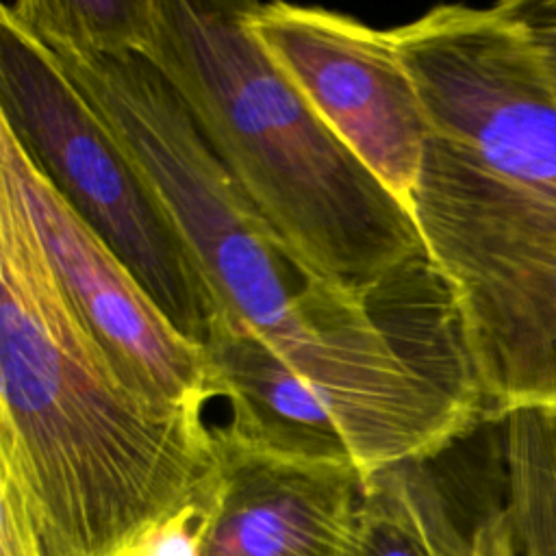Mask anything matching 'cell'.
<instances>
[{"mask_svg": "<svg viewBox=\"0 0 556 556\" xmlns=\"http://www.w3.org/2000/svg\"><path fill=\"white\" fill-rule=\"evenodd\" d=\"M39 46L148 182L219 311L324 402L363 480L432 458L484 421L480 382L441 313L402 291L361 304L306 278L143 54Z\"/></svg>", "mask_w": 556, "mask_h": 556, "instance_id": "1", "label": "cell"}, {"mask_svg": "<svg viewBox=\"0 0 556 556\" xmlns=\"http://www.w3.org/2000/svg\"><path fill=\"white\" fill-rule=\"evenodd\" d=\"M428 137L410 211L491 417L556 408V76L513 0L391 28Z\"/></svg>", "mask_w": 556, "mask_h": 556, "instance_id": "2", "label": "cell"}, {"mask_svg": "<svg viewBox=\"0 0 556 556\" xmlns=\"http://www.w3.org/2000/svg\"><path fill=\"white\" fill-rule=\"evenodd\" d=\"M0 285V471L22 486L46 556H135L213 486V428L154 417L119 382L65 300L7 165Z\"/></svg>", "mask_w": 556, "mask_h": 556, "instance_id": "3", "label": "cell"}, {"mask_svg": "<svg viewBox=\"0 0 556 556\" xmlns=\"http://www.w3.org/2000/svg\"><path fill=\"white\" fill-rule=\"evenodd\" d=\"M174 87L285 256L376 304L428 256L410 208L321 122L245 24V2L152 0L139 50Z\"/></svg>", "mask_w": 556, "mask_h": 556, "instance_id": "4", "label": "cell"}, {"mask_svg": "<svg viewBox=\"0 0 556 556\" xmlns=\"http://www.w3.org/2000/svg\"><path fill=\"white\" fill-rule=\"evenodd\" d=\"M0 122L172 324L204 345L219 304L174 222L48 52L4 20Z\"/></svg>", "mask_w": 556, "mask_h": 556, "instance_id": "5", "label": "cell"}, {"mask_svg": "<svg viewBox=\"0 0 556 556\" xmlns=\"http://www.w3.org/2000/svg\"><path fill=\"white\" fill-rule=\"evenodd\" d=\"M0 165L28 204L59 287L113 374L154 417H204L215 400L204 345L182 334L128 265L76 215L0 122Z\"/></svg>", "mask_w": 556, "mask_h": 556, "instance_id": "6", "label": "cell"}, {"mask_svg": "<svg viewBox=\"0 0 556 556\" xmlns=\"http://www.w3.org/2000/svg\"><path fill=\"white\" fill-rule=\"evenodd\" d=\"M245 24L321 122L410 208L428 124L391 30L291 2H245Z\"/></svg>", "mask_w": 556, "mask_h": 556, "instance_id": "7", "label": "cell"}, {"mask_svg": "<svg viewBox=\"0 0 556 556\" xmlns=\"http://www.w3.org/2000/svg\"><path fill=\"white\" fill-rule=\"evenodd\" d=\"M217 482L202 556H358L363 476L213 428Z\"/></svg>", "mask_w": 556, "mask_h": 556, "instance_id": "8", "label": "cell"}, {"mask_svg": "<svg viewBox=\"0 0 556 556\" xmlns=\"http://www.w3.org/2000/svg\"><path fill=\"white\" fill-rule=\"evenodd\" d=\"M204 352L215 397L230 408L219 426L230 437L287 456L354 463L317 393L245 321L219 311Z\"/></svg>", "mask_w": 556, "mask_h": 556, "instance_id": "9", "label": "cell"}, {"mask_svg": "<svg viewBox=\"0 0 556 556\" xmlns=\"http://www.w3.org/2000/svg\"><path fill=\"white\" fill-rule=\"evenodd\" d=\"M437 456L365 478L358 556H471L473 528L463 532Z\"/></svg>", "mask_w": 556, "mask_h": 556, "instance_id": "10", "label": "cell"}, {"mask_svg": "<svg viewBox=\"0 0 556 556\" xmlns=\"http://www.w3.org/2000/svg\"><path fill=\"white\" fill-rule=\"evenodd\" d=\"M500 476L519 556H556V424L552 408L497 417Z\"/></svg>", "mask_w": 556, "mask_h": 556, "instance_id": "11", "label": "cell"}, {"mask_svg": "<svg viewBox=\"0 0 556 556\" xmlns=\"http://www.w3.org/2000/svg\"><path fill=\"white\" fill-rule=\"evenodd\" d=\"M0 20L43 43L93 52H139L152 22V0H20Z\"/></svg>", "mask_w": 556, "mask_h": 556, "instance_id": "12", "label": "cell"}, {"mask_svg": "<svg viewBox=\"0 0 556 556\" xmlns=\"http://www.w3.org/2000/svg\"><path fill=\"white\" fill-rule=\"evenodd\" d=\"M215 482L202 497L189 502L152 528L137 547L135 556H202Z\"/></svg>", "mask_w": 556, "mask_h": 556, "instance_id": "13", "label": "cell"}, {"mask_svg": "<svg viewBox=\"0 0 556 556\" xmlns=\"http://www.w3.org/2000/svg\"><path fill=\"white\" fill-rule=\"evenodd\" d=\"M0 556H46L17 480L0 471Z\"/></svg>", "mask_w": 556, "mask_h": 556, "instance_id": "14", "label": "cell"}, {"mask_svg": "<svg viewBox=\"0 0 556 556\" xmlns=\"http://www.w3.org/2000/svg\"><path fill=\"white\" fill-rule=\"evenodd\" d=\"M471 556H519L510 519L504 508H489L473 528Z\"/></svg>", "mask_w": 556, "mask_h": 556, "instance_id": "15", "label": "cell"}, {"mask_svg": "<svg viewBox=\"0 0 556 556\" xmlns=\"http://www.w3.org/2000/svg\"><path fill=\"white\" fill-rule=\"evenodd\" d=\"M536 43L549 61H556V0H513Z\"/></svg>", "mask_w": 556, "mask_h": 556, "instance_id": "16", "label": "cell"}, {"mask_svg": "<svg viewBox=\"0 0 556 556\" xmlns=\"http://www.w3.org/2000/svg\"><path fill=\"white\" fill-rule=\"evenodd\" d=\"M552 63V70H554V76H556V61H549Z\"/></svg>", "mask_w": 556, "mask_h": 556, "instance_id": "17", "label": "cell"}, {"mask_svg": "<svg viewBox=\"0 0 556 556\" xmlns=\"http://www.w3.org/2000/svg\"><path fill=\"white\" fill-rule=\"evenodd\" d=\"M552 413H554V424H556V408H552Z\"/></svg>", "mask_w": 556, "mask_h": 556, "instance_id": "18", "label": "cell"}]
</instances>
